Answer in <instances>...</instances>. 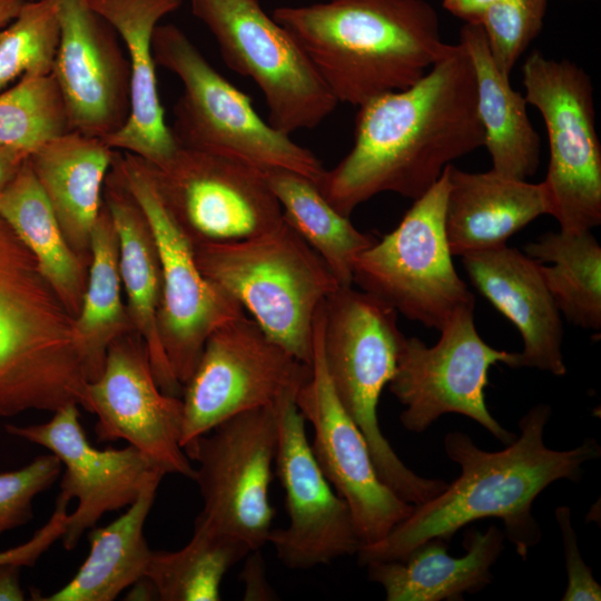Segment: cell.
Masks as SVG:
<instances>
[{"instance_id":"cell-1","label":"cell","mask_w":601,"mask_h":601,"mask_svg":"<svg viewBox=\"0 0 601 601\" xmlns=\"http://www.w3.org/2000/svg\"><path fill=\"white\" fill-rule=\"evenodd\" d=\"M484 140L471 58L461 42L449 45L414 85L358 107L352 149L316 186L346 217L385 191L414 200Z\"/></svg>"},{"instance_id":"cell-2","label":"cell","mask_w":601,"mask_h":601,"mask_svg":"<svg viewBox=\"0 0 601 601\" xmlns=\"http://www.w3.org/2000/svg\"><path fill=\"white\" fill-rule=\"evenodd\" d=\"M551 413L543 403L529 410L519 421L520 436L497 452L481 450L465 433H447L444 450L460 465V476L430 501L414 505L383 540L362 545L356 553L359 563L403 560L423 542H450L460 529L486 518L503 521L505 538L525 560L542 538L532 514L534 500L555 481H579L583 464L601 454L598 442L588 437L571 450L549 449L543 433Z\"/></svg>"},{"instance_id":"cell-3","label":"cell","mask_w":601,"mask_h":601,"mask_svg":"<svg viewBox=\"0 0 601 601\" xmlns=\"http://www.w3.org/2000/svg\"><path fill=\"white\" fill-rule=\"evenodd\" d=\"M272 16L337 102L356 107L411 87L449 47L425 0H328L278 7Z\"/></svg>"},{"instance_id":"cell-4","label":"cell","mask_w":601,"mask_h":601,"mask_svg":"<svg viewBox=\"0 0 601 601\" xmlns=\"http://www.w3.org/2000/svg\"><path fill=\"white\" fill-rule=\"evenodd\" d=\"M75 317L0 217V416L86 407Z\"/></svg>"},{"instance_id":"cell-5","label":"cell","mask_w":601,"mask_h":601,"mask_svg":"<svg viewBox=\"0 0 601 601\" xmlns=\"http://www.w3.org/2000/svg\"><path fill=\"white\" fill-rule=\"evenodd\" d=\"M404 338L397 312L353 285L338 286L321 306L322 353L333 390L363 433L380 479L402 500L418 505L447 483L408 469L377 420L378 401L395 373Z\"/></svg>"},{"instance_id":"cell-6","label":"cell","mask_w":601,"mask_h":601,"mask_svg":"<svg viewBox=\"0 0 601 601\" xmlns=\"http://www.w3.org/2000/svg\"><path fill=\"white\" fill-rule=\"evenodd\" d=\"M194 250L210 282L237 300L272 339L311 365L317 311L339 285L285 217L260 235L196 244Z\"/></svg>"},{"instance_id":"cell-7","label":"cell","mask_w":601,"mask_h":601,"mask_svg":"<svg viewBox=\"0 0 601 601\" xmlns=\"http://www.w3.org/2000/svg\"><path fill=\"white\" fill-rule=\"evenodd\" d=\"M152 51L156 65L183 85L170 127L178 146L319 181L325 169L316 155L260 118L249 97L224 78L180 28L158 24Z\"/></svg>"},{"instance_id":"cell-8","label":"cell","mask_w":601,"mask_h":601,"mask_svg":"<svg viewBox=\"0 0 601 601\" xmlns=\"http://www.w3.org/2000/svg\"><path fill=\"white\" fill-rule=\"evenodd\" d=\"M447 190L445 167L437 181L414 199L398 226L362 252L353 266V285L406 318L437 331L459 309L474 306L446 239Z\"/></svg>"},{"instance_id":"cell-9","label":"cell","mask_w":601,"mask_h":601,"mask_svg":"<svg viewBox=\"0 0 601 601\" xmlns=\"http://www.w3.org/2000/svg\"><path fill=\"white\" fill-rule=\"evenodd\" d=\"M522 75L524 98L548 131L550 159L542 184L549 215L561 231H591L601 223V145L590 77L575 63L540 51L526 58Z\"/></svg>"},{"instance_id":"cell-10","label":"cell","mask_w":601,"mask_h":601,"mask_svg":"<svg viewBox=\"0 0 601 601\" xmlns=\"http://www.w3.org/2000/svg\"><path fill=\"white\" fill-rule=\"evenodd\" d=\"M223 60L250 78L268 107V122L290 136L313 129L338 105L292 35L259 0H190Z\"/></svg>"},{"instance_id":"cell-11","label":"cell","mask_w":601,"mask_h":601,"mask_svg":"<svg viewBox=\"0 0 601 601\" xmlns=\"http://www.w3.org/2000/svg\"><path fill=\"white\" fill-rule=\"evenodd\" d=\"M111 167L140 207L157 248L161 274L158 328L171 372L184 386L209 335L245 313L200 270L193 243L161 200L146 162L115 150Z\"/></svg>"},{"instance_id":"cell-12","label":"cell","mask_w":601,"mask_h":601,"mask_svg":"<svg viewBox=\"0 0 601 601\" xmlns=\"http://www.w3.org/2000/svg\"><path fill=\"white\" fill-rule=\"evenodd\" d=\"M277 437L274 403L235 415L184 447L197 463L203 510L196 520L252 551L268 543L275 516L268 491Z\"/></svg>"},{"instance_id":"cell-13","label":"cell","mask_w":601,"mask_h":601,"mask_svg":"<svg viewBox=\"0 0 601 601\" xmlns=\"http://www.w3.org/2000/svg\"><path fill=\"white\" fill-rule=\"evenodd\" d=\"M307 365L272 339L245 314L207 338L183 386L184 449L221 422L297 393L307 381Z\"/></svg>"},{"instance_id":"cell-14","label":"cell","mask_w":601,"mask_h":601,"mask_svg":"<svg viewBox=\"0 0 601 601\" xmlns=\"http://www.w3.org/2000/svg\"><path fill=\"white\" fill-rule=\"evenodd\" d=\"M473 311L474 306L459 309L433 346L417 337H405L388 387L405 407L400 421L407 431L421 433L441 415L459 413L509 445L516 436L490 414L484 388L492 365L519 368V352L486 344L475 328Z\"/></svg>"},{"instance_id":"cell-15","label":"cell","mask_w":601,"mask_h":601,"mask_svg":"<svg viewBox=\"0 0 601 601\" xmlns=\"http://www.w3.org/2000/svg\"><path fill=\"white\" fill-rule=\"evenodd\" d=\"M146 166L193 245L247 239L284 219L263 170L245 162L178 146L162 165Z\"/></svg>"},{"instance_id":"cell-16","label":"cell","mask_w":601,"mask_h":601,"mask_svg":"<svg viewBox=\"0 0 601 601\" xmlns=\"http://www.w3.org/2000/svg\"><path fill=\"white\" fill-rule=\"evenodd\" d=\"M321 306L314 322L311 374L295 402L313 426L311 446L316 462L347 503L362 546L383 540L414 505L380 479L363 433L333 390L322 353Z\"/></svg>"},{"instance_id":"cell-17","label":"cell","mask_w":601,"mask_h":601,"mask_svg":"<svg viewBox=\"0 0 601 601\" xmlns=\"http://www.w3.org/2000/svg\"><path fill=\"white\" fill-rule=\"evenodd\" d=\"M296 393L276 403V473L285 491L288 524L269 532L283 564L306 570L326 564L361 548L351 510L323 474L305 430Z\"/></svg>"},{"instance_id":"cell-18","label":"cell","mask_w":601,"mask_h":601,"mask_svg":"<svg viewBox=\"0 0 601 601\" xmlns=\"http://www.w3.org/2000/svg\"><path fill=\"white\" fill-rule=\"evenodd\" d=\"M85 410L97 415L99 442L125 440L165 474L194 480L195 467L180 444L183 401L159 387L136 332L108 347L101 374L87 385Z\"/></svg>"},{"instance_id":"cell-19","label":"cell","mask_w":601,"mask_h":601,"mask_svg":"<svg viewBox=\"0 0 601 601\" xmlns=\"http://www.w3.org/2000/svg\"><path fill=\"white\" fill-rule=\"evenodd\" d=\"M8 434L47 449L62 464L59 497L76 499L67 515L62 545L72 550L100 518L132 504L145 486L165 473L132 445L99 450L88 440L78 405L68 404L40 424H6Z\"/></svg>"},{"instance_id":"cell-20","label":"cell","mask_w":601,"mask_h":601,"mask_svg":"<svg viewBox=\"0 0 601 601\" xmlns=\"http://www.w3.org/2000/svg\"><path fill=\"white\" fill-rule=\"evenodd\" d=\"M59 45L53 76L71 130L107 138L126 122L130 71L112 26L89 0H55Z\"/></svg>"},{"instance_id":"cell-21","label":"cell","mask_w":601,"mask_h":601,"mask_svg":"<svg viewBox=\"0 0 601 601\" xmlns=\"http://www.w3.org/2000/svg\"><path fill=\"white\" fill-rule=\"evenodd\" d=\"M475 288L520 332L519 367L556 376L566 373L561 313L540 270V262L506 245L462 256Z\"/></svg>"},{"instance_id":"cell-22","label":"cell","mask_w":601,"mask_h":601,"mask_svg":"<svg viewBox=\"0 0 601 601\" xmlns=\"http://www.w3.org/2000/svg\"><path fill=\"white\" fill-rule=\"evenodd\" d=\"M184 0H89L124 42L130 71V109L120 129L104 140L112 148L160 166L178 145L165 121L156 77L152 37L159 21Z\"/></svg>"},{"instance_id":"cell-23","label":"cell","mask_w":601,"mask_h":601,"mask_svg":"<svg viewBox=\"0 0 601 601\" xmlns=\"http://www.w3.org/2000/svg\"><path fill=\"white\" fill-rule=\"evenodd\" d=\"M444 227L453 256L496 249L541 215H549L542 183L503 176L493 169L469 173L447 165Z\"/></svg>"},{"instance_id":"cell-24","label":"cell","mask_w":601,"mask_h":601,"mask_svg":"<svg viewBox=\"0 0 601 601\" xmlns=\"http://www.w3.org/2000/svg\"><path fill=\"white\" fill-rule=\"evenodd\" d=\"M114 152L102 138L70 130L28 157L68 244L86 262Z\"/></svg>"},{"instance_id":"cell-25","label":"cell","mask_w":601,"mask_h":601,"mask_svg":"<svg viewBox=\"0 0 601 601\" xmlns=\"http://www.w3.org/2000/svg\"><path fill=\"white\" fill-rule=\"evenodd\" d=\"M504 532L491 525L485 532L464 533L465 555L449 554L447 541L434 538L417 545L403 560L366 564L371 581L380 583L387 601L462 600L493 579L491 568L504 549Z\"/></svg>"},{"instance_id":"cell-26","label":"cell","mask_w":601,"mask_h":601,"mask_svg":"<svg viewBox=\"0 0 601 601\" xmlns=\"http://www.w3.org/2000/svg\"><path fill=\"white\" fill-rule=\"evenodd\" d=\"M104 203L118 235L120 277L131 324L145 345L159 387L178 396L183 386L171 372L158 328L161 274L157 248L140 207L112 167L106 178Z\"/></svg>"},{"instance_id":"cell-27","label":"cell","mask_w":601,"mask_h":601,"mask_svg":"<svg viewBox=\"0 0 601 601\" xmlns=\"http://www.w3.org/2000/svg\"><path fill=\"white\" fill-rule=\"evenodd\" d=\"M460 42L473 65L477 112L492 169L506 177L528 180L538 170L541 147L540 136L526 111L528 102L512 88L510 77L496 68L480 23L465 22Z\"/></svg>"},{"instance_id":"cell-28","label":"cell","mask_w":601,"mask_h":601,"mask_svg":"<svg viewBox=\"0 0 601 601\" xmlns=\"http://www.w3.org/2000/svg\"><path fill=\"white\" fill-rule=\"evenodd\" d=\"M162 476L152 479L126 512L89 533V553L76 574L43 601H112L145 578L151 555L145 522Z\"/></svg>"},{"instance_id":"cell-29","label":"cell","mask_w":601,"mask_h":601,"mask_svg":"<svg viewBox=\"0 0 601 601\" xmlns=\"http://www.w3.org/2000/svg\"><path fill=\"white\" fill-rule=\"evenodd\" d=\"M0 217L35 256L47 280L76 317L87 285L85 267L89 264L68 244L28 158L0 190Z\"/></svg>"},{"instance_id":"cell-30","label":"cell","mask_w":601,"mask_h":601,"mask_svg":"<svg viewBox=\"0 0 601 601\" xmlns=\"http://www.w3.org/2000/svg\"><path fill=\"white\" fill-rule=\"evenodd\" d=\"M121 286L118 235L104 203L91 233L87 285L75 317L76 341L89 382L101 374L110 344L135 332Z\"/></svg>"},{"instance_id":"cell-31","label":"cell","mask_w":601,"mask_h":601,"mask_svg":"<svg viewBox=\"0 0 601 601\" xmlns=\"http://www.w3.org/2000/svg\"><path fill=\"white\" fill-rule=\"evenodd\" d=\"M263 173L285 219L323 259L339 286L353 285L354 262L376 238L355 228L311 179L286 169Z\"/></svg>"},{"instance_id":"cell-32","label":"cell","mask_w":601,"mask_h":601,"mask_svg":"<svg viewBox=\"0 0 601 601\" xmlns=\"http://www.w3.org/2000/svg\"><path fill=\"white\" fill-rule=\"evenodd\" d=\"M540 262L560 313L584 329H601V246L591 231L546 233L524 247Z\"/></svg>"},{"instance_id":"cell-33","label":"cell","mask_w":601,"mask_h":601,"mask_svg":"<svg viewBox=\"0 0 601 601\" xmlns=\"http://www.w3.org/2000/svg\"><path fill=\"white\" fill-rule=\"evenodd\" d=\"M253 552L245 543L195 520L177 551H152L145 577L161 601H219L226 572Z\"/></svg>"},{"instance_id":"cell-34","label":"cell","mask_w":601,"mask_h":601,"mask_svg":"<svg viewBox=\"0 0 601 601\" xmlns=\"http://www.w3.org/2000/svg\"><path fill=\"white\" fill-rule=\"evenodd\" d=\"M71 130L60 87L52 73L26 75L0 91V146L28 156Z\"/></svg>"},{"instance_id":"cell-35","label":"cell","mask_w":601,"mask_h":601,"mask_svg":"<svg viewBox=\"0 0 601 601\" xmlns=\"http://www.w3.org/2000/svg\"><path fill=\"white\" fill-rule=\"evenodd\" d=\"M59 45L55 0H27L0 30V91L26 75L53 72Z\"/></svg>"},{"instance_id":"cell-36","label":"cell","mask_w":601,"mask_h":601,"mask_svg":"<svg viewBox=\"0 0 601 601\" xmlns=\"http://www.w3.org/2000/svg\"><path fill=\"white\" fill-rule=\"evenodd\" d=\"M548 0H496L480 14L477 23L496 68L510 73L539 35L543 26Z\"/></svg>"},{"instance_id":"cell-37","label":"cell","mask_w":601,"mask_h":601,"mask_svg":"<svg viewBox=\"0 0 601 601\" xmlns=\"http://www.w3.org/2000/svg\"><path fill=\"white\" fill-rule=\"evenodd\" d=\"M61 471V462L49 452L18 470L0 473V538L33 518L35 497L50 487Z\"/></svg>"},{"instance_id":"cell-38","label":"cell","mask_w":601,"mask_h":601,"mask_svg":"<svg viewBox=\"0 0 601 601\" xmlns=\"http://www.w3.org/2000/svg\"><path fill=\"white\" fill-rule=\"evenodd\" d=\"M555 519L561 531L568 574L566 589L562 601H600L601 585L592 575V570L583 561L578 535L572 526L571 510L568 506L555 509Z\"/></svg>"},{"instance_id":"cell-39","label":"cell","mask_w":601,"mask_h":601,"mask_svg":"<svg viewBox=\"0 0 601 601\" xmlns=\"http://www.w3.org/2000/svg\"><path fill=\"white\" fill-rule=\"evenodd\" d=\"M68 502L57 496L56 508L45 525L37 530L28 541L0 551V565L18 564L32 566L38 559L58 540L66 526Z\"/></svg>"},{"instance_id":"cell-40","label":"cell","mask_w":601,"mask_h":601,"mask_svg":"<svg viewBox=\"0 0 601 601\" xmlns=\"http://www.w3.org/2000/svg\"><path fill=\"white\" fill-rule=\"evenodd\" d=\"M259 550L248 554L243 580L245 582V599H268L272 595V589L265 580V571L262 559L258 554Z\"/></svg>"},{"instance_id":"cell-41","label":"cell","mask_w":601,"mask_h":601,"mask_svg":"<svg viewBox=\"0 0 601 601\" xmlns=\"http://www.w3.org/2000/svg\"><path fill=\"white\" fill-rule=\"evenodd\" d=\"M20 565H0V601H22L24 593L20 585Z\"/></svg>"},{"instance_id":"cell-42","label":"cell","mask_w":601,"mask_h":601,"mask_svg":"<svg viewBox=\"0 0 601 601\" xmlns=\"http://www.w3.org/2000/svg\"><path fill=\"white\" fill-rule=\"evenodd\" d=\"M28 157L23 151L0 146V190L13 179Z\"/></svg>"},{"instance_id":"cell-43","label":"cell","mask_w":601,"mask_h":601,"mask_svg":"<svg viewBox=\"0 0 601 601\" xmlns=\"http://www.w3.org/2000/svg\"><path fill=\"white\" fill-rule=\"evenodd\" d=\"M496 0H443V7L465 22H476L481 12Z\"/></svg>"},{"instance_id":"cell-44","label":"cell","mask_w":601,"mask_h":601,"mask_svg":"<svg viewBox=\"0 0 601 601\" xmlns=\"http://www.w3.org/2000/svg\"><path fill=\"white\" fill-rule=\"evenodd\" d=\"M24 1L27 0H0V30L16 18Z\"/></svg>"}]
</instances>
